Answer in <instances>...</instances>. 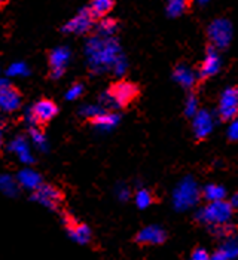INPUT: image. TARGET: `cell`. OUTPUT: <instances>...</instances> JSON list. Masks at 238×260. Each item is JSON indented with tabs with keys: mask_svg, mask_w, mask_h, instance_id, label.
<instances>
[{
	"mask_svg": "<svg viewBox=\"0 0 238 260\" xmlns=\"http://www.w3.org/2000/svg\"><path fill=\"white\" fill-rule=\"evenodd\" d=\"M86 51L94 67H107L118 61V45L112 39H91L88 42Z\"/></svg>",
	"mask_w": 238,
	"mask_h": 260,
	"instance_id": "1",
	"label": "cell"
},
{
	"mask_svg": "<svg viewBox=\"0 0 238 260\" xmlns=\"http://www.w3.org/2000/svg\"><path fill=\"white\" fill-rule=\"evenodd\" d=\"M232 205L231 202L226 201H216V202H209L207 207L199 210L197 217L199 221L210 224L213 228L218 226H225L231 220L232 216Z\"/></svg>",
	"mask_w": 238,
	"mask_h": 260,
	"instance_id": "2",
	"label": "cell"
},
{
	"mask_svg": "<svg viewBox=\"0 0 238 260\" xmlns=\"http://www.w3.org/2000/svg\"><path fill=\"white\" fill-rule=\"evenodd\" d=\"M109 95L113 99L118 107H127L139 97V88L136 83L128 80H119L112 85Z\"/></svg>",
	"mask_w": 238,
	"mask_h": 260,
	"instance_id": "3",
	"label": "cell"
},
{
	"mask_svg": "<svg viewBox=\"0 0 238 260\" xmlns=\"http://www.w3.org/2000/svg\"><path fill=\"white\" fill-rule=\"evenodd\" d=\"M207 35H209V39L213 43L215 48H219V49L226 48L232 39V25L228 20L219 18V20H215L210 24Z\"/></svg>",
	"mask_w": 238,
	"mask_h": 260,
	"instance_id": "4",
	"label": "cell"
},
{
	"mask_svg": "<svg viewBox=\"0 0 238 260\" xmlns=\"http://www.w3.org/2000/svg\"><path fill=\"white\" fill-rule=\"evenodd\" d=\"M199 198L198 187L192 180L183 181L174 192V205L178 210H186Z\"/></svg>",
	"mask_w": 238,
	"mask_h": 260,
	"instance_id": "5",
	"label": "cell"
},
{
	"mask_svg": "<svg viewBox=\"0 0 238 260\" xmlns=\"http://www.w3.org/2000/svg\"><path fill=\"white\" fill-rule=\"evenodd\" d=\"M219 116L222 120H232L238 116L237 88H229L223 91L219 101Z\"/></svg>",
	"mask_w": 238,
	"mask_h": 260,
	"instance_id": "6",
	"label": "cell"
},
{
	"mask_svg": "<svg viewBox=\"0 0 238 260\" xmlns=\"http://www.w3.org/2000/svg\"><path fill=\"white\" fill-rule=\"evenodd\" d=\"M57 113H58V107L54 101L40 100L33 106L30 112V118L36 125H45L51 119H54Z\"/></svg>",
	"mask_w": 238,
	"mask_h": 260,
	"instance_id": "7",
	"label": "cell"
},
{
	"mask_svg": "<svg viewBox=\"0 0 238 260\" xmlns=\"http://www.w3.org/2000/svg\"><path fill=\"white\" fill-rule=\"evenodd\" d=\"M94 20L96 18L93 17L90 8L82 9L75 18H72V20L63 27V31H66V33H75V35H83V33H86V31L91 30V27L94 24Z\"/></svg>",
	"mask_w": 238,
	"mask_h": 260,
	"instance_id": "8",
	"label": "cell"
},
{
	"mask_svg": "<svg viewBox=\"0 0 238 260\" xmlns=\"http://www.w3.org/2000/svg\"><path fill=\"white\" fill-rule=\"evenodd\" d=\"M33 200H36L39 204L48 207V208H51V210H55L57 205L63 200V193L60 192L55 186L40 184L39 187L36 189L35 195H33Z\"/></svg>",
	"mask_w": 238,
	"mask_h": 260,
	"instance_id": "9",
	"label": "cell"
},
{
	"mask_svg": "<svg viewBox=\"0 0 238 260\" xmlns=\"http://www.w3.org/2000/svg\"><path fill=\"white\" fill-rule=\"evenodd\" d=\"M0 103L5 112H14L21 103V94L17 88H14L6 79L2 80L0 89Z\"/></svg>",
	"mask_w": 238,
	"mask_h": 260,
	"instance_id": "10",
	"label": "cell"
},
{
	"mask_svg": "<svg viewBox=\"0 0 238 260\" xmlns=\"http://www.w3.org/2000/svg\"><path fill=\"white\" fill-rule=\"evenodd\" d=\"M220 69V58H219V54L216 52L215 46H210L207 49V54H205V58L202 61L201 67L198 70V79L205 80L212 76H215Z\"/></svg>",
	"mask_w": 238,
	"mask_h": 260,
	"instance_id": "11",
	"label": "cell"
},
{
	"mask_svg": "<svg viewBox=\"0 0 238 260\" xmlns=\"http://www.w3.org/2000/svg\"><path fill=\"white\" fill-rule=\"evenodd\" d=\"M70 60V52L67 48H57L49 54V67H51V78L58 79L63 76L66 66Z\"/></svg>",
	"mask_w": 238,
	"mask_h": 260,
	"instance_id": "12",
	"label": "cell"
},
{
	"mask_svg": "<svg viewBox=\"0 0 238 260\" xmlns=\"http://www.w3.org/2000/svg\"><path fill=\"white\" fill-rule=\"evenodd\" d=\"M165 232L159 226H146L140 231L136 241L141 245H158L165 241Z\"/></svg>",
	"mask_w": 238,
	"mask_h": 260,
	"instance_id": "13",
	"label": "cell"
},
{
	"mask_svg": "<svg viewBox=\"0 0 238 260\" xmlns=\"http://www.w3.org/2000/svg\"><path fill=\"white\" fill-rule=\"evenodd\" d=\"M66 221V226H67V231H69V235L73 241H76L78 244H86L91 240V231L86 224H82L75 221L70 216H66L64 217Z\"/></svg>",
	"mask_w": 238,
	"mask_h": 260,
	"instance_id": "14",
	"label": "cell"
},
{
	"mask_svg": "<svg viewBox=\"0 0 238 260\" xmlns=\"http://www.w3.org/2000/svg\"><path fill=\"white\" fill-rule=\"evenodd\" d=\"M192 128H194V134H195V137L198 140L205 139L210 134L212 128H213V119H212V116L205 110L198 112L194 116V125H192Z\"/></svg>",
	"mask_w": 238,
	"mask_h": 260,
	"instance_id": "15",
	"label": "cell"
},
{
	"mask_svg": "<svg viewBox=\"0 0 238 260\" xmlns=\"http://www.w3.org/2000/svg\"><path fill=\"white\" fill-rule=\"evenodd\" d=\"M173 78L183 88H192L194 83H195V79H197L195 75H194V72L189 67H186L185 64H180V66H177L174 69Z\"/></svg>",
	"mask_w": 238,
	"mask_h": 260,
	"instance_id": "16",
	"label": "cell"
},
{
	"mask_svg": "<svg viewBox=\"0 0 238 260\" xmlns=\"http://www.w3.org/2000/svg\"><path fill=\"white\" fill-rule=\"evenodd\" d=\"M90 120H91V123H94L96 126H99L101 129H109L113 125H116L118 116L115 113H112V112H100Z\"/></svg>",
	"mask_w": 238,
	"mask_h": 260,
	"instance_id": "17",
	"label": "cell"
},
{
	"mask_svg": "<svg viewBox=\"0 0 238 260\" xmlns=\"http://www.w3.org/2000/svg\"><path fill=\"white\" fill-rule=\"evenodd\" d=\"M113 2L115 0H93L90 11L93 14L94 18H101L104 17L112 8H113Z\"/></svg>",
	"mask_w": 238,
	"mask_h": 260,
	"instance_id": "18",
	"label": "cell"
},
{
	"mask_svg": "<svg viewBox=\"0 0 238 260\" xmlns=\"http://www.w3.org/2000/svg\"><path fill=\"white\" fill-rule=\"evenodd\" d=\"M202 197L209 202H216V201H223L225 198V189L219 184H209L202 190Z\"/></svg>",
	"mask_w": 238,
	"mask_h": 260,
	"instance_id": "19",
	"label": "cell"
},
{
	"mask_svg": "<svg viewBox=\"0 0 238 260\" xmlns=\"http://www.w3.org/2000/svg\"><path fill=\"white\" fill-rule=\"evenodd\" d=\"M189 6V0H168L167 2V14L170 17L182 15Z\"/></svg>",
	"mask_w": 238,
	"mask_h": 260,
	"instance_id": "20",
	"label": "cell"
},
{
	"mask_svg": "<svg viewBox=\"0 0 238 260\" xmlns=\"http://www.w3.org/2000/svg\"><path fill=\"white\" fill-rule=\"evenodd\" d=\"M155 201V197L151 190L147 189H140L136 193V204L139 208H147L152 202Z\"/></svg>",
	"mask_w": 238,
	"mask_h": 260,
	"instance_id": "21",
	"label": "cell"
},
{
	"mask_svg": "<svg viewBox=\"0 0 238 260\" xmlns=\"http://www.w3.org/2000/svg\"><path fill=\"white\" fill-rule=\"evenodd\" d=\"M220 251L228 257V259H234V257H237L238 256V240L235 238H229V240H226L223 242V245H222V248H220Z\"/></svg>",
	"mask_w": 238,
	"mask_h": 260,
	"instance_id": "22",
	"label": "cell"
},
{
	"mask_svg": "<svg viewBox=\"0 0 238 260\" xmlns=\"http://www.w3.org/2000/svg\"><path fill=\"white\" fill-rule=\"evenodd\" d=\"M116 30V21L110 20V18H104L100 21L99 24V33L103 36H112Z\"/></svg>",
	"mask_w": 238,
	"mask_h": 260,
	"instance_id": "23",
	"label": "cell"
},
{
	"mask_svg": "<svg viewBox=\"0 0 238 260\" xmlns=\"http://www.w3.org/2000/svg\"><path fill=\"white\" fill-rule=\"evenodd\" d=\"M20 180L22 184H25L27 187H39V176H36V173L33 171H24L20 174Z\"/></svg>",
	"mask_w": 238,
	"mask_h": 260,
	"instance_id": "24",
	"label": "cell"
},
{
	"mask_svg": "<svg viewBox=\"0 0 238 260\" xmlns=\"http://www.w3.org/2000/svg\"><path fill=\"white\" fill-rule=\"evenodd\" d=\"M27 73H28V69H27V66L24 62L12 64L6 72V75H9V76H20V75H27Z\"/></svg>",
	"mask_w": 238,
	"mask_h": 260,
	"instance_id": "25",
	"label": "cell"
},
{
	"mask_svg": "<svg viewBox=\"0 0 238 260\" xmlns=\"http://www.w3.org/2000/svg\"><path fill=\"white\" fill-rule=\"evenodd\" d=\"M186 115L188 116H195L198 113V101H197V97L195 95H189L188 100H186Z\"/></svg>",
	"mask_w": 238,
	"mask_h": 260,
	"instance_id": "26",
	"label": "cell"
},
{
	"mask_svg": "<svg viewBox=\"0 0 238 260\" xmlns=\"http://www.w3.org/2000/svg\"><path fill=\"white\" fill-rule=\"evenodd\" d=\"M82 92H83V85H82V83H75V85H72V88L67 91L66 99H67V100H76V99H79L80 95H82Z\"/></svg>",
	"mask_w": 238,
	"mask_h": 260,
	"instance_id": "27",
	"label": "cell"
},
{
	"mask_svg": "<svg viewBox=\"0 0 238 260\" xmlns=\"http://www.w3.org/2000/svg\"><path fill=\"white\" fill-rule=\"evenodd\" d=\"M212 256L204 250V248H197L192 254H191V260H210Z\"/></svg>",
	"mask_w": 238,
	"mask_h": 260,
	"instance_id": "28",
	"label": "cell"
},
{
	"mask_svg": "<svg viewBox=\"0 0 238 260\" xmlns=\"http://www.w3.org/2000/svg\"><path fill=\"white\" fill-rule=\"evenodd\" d=\"M228 136H229L231 140H238V119H235L231 123V126L228 129Z\"/></svg>",
	"mask_w": 238,
	"mask_h": 260,
	"instance_id": "29",
	"label": "cell"
},
{
	"mask_svg": "<svg viewBox=\"0 0 238 260\" xmlns=\"http://www.w3.org/2000/svg\"><path fill=\"white\" fill-rule=\"evenodd\" d=\"M210 260H229V259H228V257H226V256H225V254H223V253L219 250L218 253H215V254L212 256V259Z\"/></svg>",
	"mask_w": 238,
	"mask_h": 260,
	"instance_id": "30",
	"label": "cell"
},
{
	"mask_svg": "<svg viewBox=\"0 0 238 260\" xmlns=\"http://www.w3.org/2000/svg\"><path fill=\"white\" fill-rule=\"evenodd\" d=\"M229 202H231V205H232L234 208H237L238 207V193H235V195L231 198V201H229Z\"/></svg>",
	"mask_w": 238,
	"mask_h": 260,
	"instance_id": "31",
	"label": "cell"
},
{
	"mask_svg": "<svg viewBox=\"0 0 238 260\" xmlns=\"http://www.w3.org/2000/svg\"><path fill=\"white\" fill-rule=\"evenodd\" d=\"M209 0H199V3H207Z\"/></svg>",
	"mask_w": 238,
	"mask_h": 260,
	"instance_id": "32",
	"label": "cell"
}]
</instances>
